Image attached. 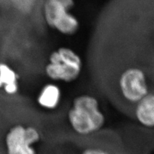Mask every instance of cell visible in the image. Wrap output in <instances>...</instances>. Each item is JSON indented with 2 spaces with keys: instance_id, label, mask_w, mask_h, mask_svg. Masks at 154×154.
<instances>
[{
  "instance_id": "7",
  "label": "cell",
  "mask_w": 154,
  "mask_h": 154,
  "mask_svg": "<svg viewBox=\"0 0 154 154\" xmlns=\"http://www.w3.org/2000/svg\"><path fill=\"white\" fill-rule=\"evenodd\" d=\"M62 94V90L59 85L53 82L47 83L42 87L37 96V104L42 109L54 110L61 102Z\"/></svg>"
},
{
  "instance_id": "1",
  "label": "cell",
  "mask_w": 154,
  "mask_h": 154,
  "mask_svg": "<svg viewBox=\"0 0 154 154\" xmlns=\"http://www.w3.org/2000/svg\"><path fill=\"white\" fill-rule=\"evenodd\" d=\"M67 121L76 134L88 136L105 127L107 118L96 96L83 93L73 100L67 112Z\"/></svg>"
},
{
  "instance_id": "4",
  "label": "cell",
  "mask_w": 154,
  "mask_h": 154,
  "mask_svg": "<svg viewBox=\"0 0 154 154\" xmlns=\"http://www.w3.org/2000/svg\"><path fill=\"white\" fill-rule=\"evenodd\" d=\"M117 84L120 96L132 107L151 93L145 72L138 66L123 69L119 75Z\"/></svg>"
},
{
  "instance_id": "2",
  "label": "cell",
  "mask_w": 154,
  "mask_h": 154,
  "mask_svg": "<svg viewBox=\"0 0 154 154\" xmlns=\"http://www.w3.org/2000/svg\"><path fill=\"white\" fill-rule=\"evenodd\" d=\"M84 62L73 48L62 46L53 50L45 66V74L53 82L73 83L82 74Z\"/></svg>"
},
{
  "instance_id": "8",
  "label": "cell",
  "mask_w": 154,
  "mask_h": 154,
  "mask_svg": "<svg viewBox=\"0 0 154 154\" xmlns=\"http://www.w3.org/2000/svg\"><path fill=\"white\" fill-rule=\"evenodd\" d=\"M0 78L3 84V90L7 94L12 96L18 93L19 89V75L6 62H0Z\"/></svg>"
},
{
  "instance_id": "3",
  "label": "cell",
  "mask_w": 154,
  "mask_h": 154,
  "mask_svg": "<svg viewBox=\"0 0 154 154\" xmlns=\"http://www.w3.org/2000/svg\"><path fill=\"white\" fill-rule=\"evenodd\" d=\"M75 6V0H45L42 14L47 26L64 36L76 35L80 30V22L70 12Z\"/></svg>"
},
{
  "instance_id": "5",
  "label": "cell",
  "mask_w": 154,
  "mask_h": 154,
  "mask_svg": "<svg viewBox=\"0 0 154 154\" xmlns=\"http://www.w3.org/2000/svg\"><path fill=\"white\" fill-rule=\"evenodd\" d=\"M41 139L39 131L32 125L16 124L7 131L4 143L7 154H37L33 147Z\"/></svg>"
},
{
  "instance_id": "6",
  "label": "cell",
  "mask_w": 154,
  "mask_h": 154,
  "mask_svg": "<svg viewBox=\"0 0 154 154\" xmlns=\"http://www.w3.org/2000/svg\"><path fill=\"white\" fill-rule=\"evenodd\" d=\"M134 121L144 130L154 131V93H150L132 108Z\"/></svg>"
},
{
  "instance_id": "9",
  "label": "cell",
  "mask_w": 154,
  "mask_h": 154,
  "mask_svg": "<svg viewBox=\"0 0 154 154\" xmlns=\"http://www.w3.org/2000/svg\"><path fill=\"white\" fill-rule=\"evenodd\" d=\"M80 154H114L110 150L102 146H88L81 152Z\"/></svg>"
}]
</instances>
